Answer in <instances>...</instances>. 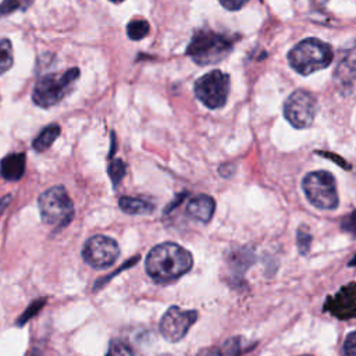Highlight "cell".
Segmentation results:
<instances>
[{"label": "cell", "mask_w": 356, "mask_h": 356, "mask_svg": "<svg viewBox=\"0 0 356 356\" xmlns=\"http://www.w3.org/2000/svg\"><path fill=\"white\" fill-rule=\"evenodd\" d=\"M193 264L189 250L174 242H163L150 249L146 256V273L160 284L171 282L186 274Z\"/></svg>", "instance_id": "1"}, {"label": "cell", "mask_w": 356, "mask_h": 356, "mask_svg": "<svg viewBox=\"0 0 356 356\" xmlns=\"http://www.w3.org/2000/svg\"><path fill=\"white\" fill-rule=\"evenodd\" d=\"M232 38L211 29H197L185 53L197 65H210L222 61L232 51Z\"/></svg>", "instance_id": "2"}, {"label": "cell", "mask_w": 356, "mask_h": 356, "mask_svg": "<svg viewBox=\"0 0 356 356\" xmlns=\"http://www.w3.org/2000/svg\"><path fill=\"white\" fill-rule=\"evenodd\" d=\"M334 60L332 47L316 38H307L295 44L288 53L289 65L300 75H310L327 68Z\"/></svg>", "instance_id": "3"}, {"label": "cell", "mask_w": 356, "mask_h": 356, "mask_svg": "<svg viewBox=\"0 0 356 356\" xmlns=\"http://www.w3.org/2000/svg\"><path fill=\"white\" fill-rule=\"evenodd\" d=\"M79 78V68L74 67L61 74H47L36 81L32 92V100L36 106L47 108L61 102L72 89Z\"/></svg>", "instance_id": "4"}, {"label": "cell", "mask_w": 356, "mask_h": 356, "mask_svg": "<svg viewBox=\"0 0 356 356\" xmlns=\"http://www.w3.org/2000/svg\"><path fill=\"white\" fill-rule=\"evenodd\" d=\"M39 211L42 221L56 228L68 225L74 217V204L64 186L56 185L44 191L39 199Z\"/></svg>", "instance_id": "5"}, {"label": "cell", "mask_w": 356, "mask_h": 356, "mask_svg": "<svg viewBox=\"0 0 356 356\" xmlns=\"http://www.w3.org/2000/svg\"><path fill=\"white\" fill-rule=\"evenodd\" d=\"M303 192L307 200L317 209L334 210L338 206V193L335 179L328 171L309 172L302 181Z\"/></svg>", "instance_id": "6"}, {"label": "cell", "mask_w": 356, "mask_h": 356, "mask_svg": "<svg viewBox=\"0 0 356 356\" xmlns=\"http://www.w3.org/2000/svg\"><path fill=\"white\" fill-rule=\"evenodd\" d=\"M197 100L207 108H220L227 103L229 93V75L214 70L196 79L193 86Z\"/></svg>", "instance_id": "7"}, {"label": "cell", "mask_w": 356, "mask_h": 356, "mask_svg": "<svg viewBox=\"0 0 356 356\" xmlns=\"http://www.w3.org/2000/svg\"><path fill=\"white\" fill-rule=\"evenodd\" d=\"M317 113V99L307 90L292 92L284 103V115L288 122L298 129L312 125Z\"/></svg>", "instance_id": "8"}, {"label": "cell", "mask_w": 356, "mask_h": 356, "mask_svg": "<svg viewBox=\"0 0 356 356\" xmlns=\"http://www.w3.org/2000/svg\"><path fill=\"white\" fill-rule=\"evenodd\" d=\"M118 256V243L113 238L106 235L90 236L82 248V257L85 263L93 268L110 267L115 263Z\"/></svg>", "instance_id": "9"}, {"label": "cell", "mask_w": 356, "mask_h": 356, "mask_svg": "<svg viewBox=\"0 0 356 356\" xmlns=\"http://www.w3.org/2000/svg\"><path fill=\"white\" fill-rule=\"evenodd\" d=\"M197 320L196 310H182L171 306L160 320V332L170 342L181 341Z\"/></svg>", "instance_id": "10"}, {"label": "cell", "mask_w": 356, "mask_h": 356, "mask_svg": "<svg viewBox=\"0 0 356 356\" xmlns=\"http://www.w3.org/2000/svg\"><path fill=\"white\" fill-rule=\"evenodd\" d=\"M325 309H328L338 318H350L356 310V291L355 284L350 282L342 286L332 298H328Z\"/></svg>", "instance_id": "11"}, {"label": "cell", "mask_w": 356, "mask_h": 356, "mask_svg": "<svg viewBox=\"0 0 356 356\" xmlns=\"http://www.w3.org/2000/svg\"><path fill=\"white\" fill-rule=\"evenodd\" d=\"M214 209H216V202L209 195L195 196L188 202V206H186L188 214L192 218L202 222H209L211 220L214 214Z\"/></svg>", "instance_id": "12"}, {"label": "cell", "mask_w": 356, "mask_h": 356, "mask_svg": "<svg viewBox=\"0 0 356 356\" xmlns=\"http://www.w3.org/2000/svg\"><path fill=\"white\" fill-rule=\"evenodd\" d=\"M25 172V154L11 153L1 159L0 174L7 181H18Z\"/></svg>", "instance_id": "13"}, {"label": "cell", "mask_w": 356, "mask_h": 356, "mask_svg": "<svg viewBox=\"0 0 356 356\" xmlns=\"http://www.w3.org/2000/svg\"><path fill=\"white\" fill-rule=\"evenodd\" d=\"M118 206L120 209L132 216H139V214H150L154 210L153 203L139 199V197H129V196H122L118 199Z\"/></svg>", "instance_id": "14"}, {"label": "cell", "mask_w": 356, "mask_h": 356, "mask_svg": "<svg viewBox=\"0 0 356 356\" xmlns=\"http://www.w3.org/2000/svg\"><path fill=\"white\" fill-rule=\"evenodd\" d=\"M60 132H61V129H60V125H58V124H49V125H46V127L38 134V136L33 139L32 147H33L36 152H39V153L47 150V149L54 143V140L58 138Z\"/></svg>", "instance_id": "15"}, {"label": "cell", "mask_w": 356, "mask_h": 356, "mask_svg": "<svg viewBox=\"0 0 356 356\" xmlns=\"http://www.w3.org/2000/svg\"><path fill=\"white\" fill-rule=\"evenodd\" d=\"M150 25L145 19H132L127 25V35L132 40H140L149 35Z\"/></svg>", "instance_id": "16"}, {"label": "cell", "mask_w": 356, "mask_h": 356, "mask_svg": "<svg viewBox=\"0 0 356 356\" xmlns=\"http://www.w3.org/2000/svg\"><path fill=\"white\" fill-rule=\"evenodd\" d=\"M33 0H3L0 4V17H7L15 11H25Z\"/></svg>", "instance_id": "17"}, {"label": "cell", "mask_w": 356, "mask_h": 356, "mask_svg": "<svg viewBox=\"0 0 356 356\" xmlns=\"http://www.w3.org/2000/svg\"><path fill=\"white\" fill-rule=\"evenodd\" d=\"M14 61L13 46L8 39H0V75L11 68Z\"/></svg>", "instance_id": "18"}, {"label": "cell", "mask_w": 356, "mask_h": 356, "mask_svg": "<svg viewBox=\"0 0 356 356\" xmlns=\"http://www.w3.org/2000/svg\"><path fill=\"white\" fill-rule=\"evenodd\" d=\"M125 171H127V165L121 159H115V160L110 161V164H108V177H110L114 188H117L120 181L125 177Z\"/></svg>", "instance_id": "19"}, {"label": "cell", "mask_w": 356, "mask_h": 356, "mask_svg": "<svg viewBox=\"0 0 356 356\" xmlns=\"http://www.w3.org/2000/svg\"><path fill=\"white\" fill-rule=\"evenodd\" d=\"M106 356H134V352L129 345L120 339H113L108 345Z\"/></svg>", "instance_id": "20"}, {"label": "cell", "mask_w": 356, "mask_h": 356, "mask_svg": "<svg viewBox=\"0 0 356 356\" xmlns=\"http://www.w3.org/2000/svg\"><path fill=\"white\" fill-rule=\"evenodd\" d=\"M296 243L300 254H307L312 245V234L306 227H299L296 234Z\"/></svg>", "instance_id": "21"}, {"label": "cell", "mask_w": 356, "mask_h": 356, "mask_svg": "<svg viewBox=\"0 0 356 356\" xmlns=\"http://www.w3.org/2000/svg\"><path fill=\"white\" fill-rule=\"evenodd\" d=\"M44 305V299H38L35 300L29 307H26V310L21 314V317L17 320L18 325H24L28 320H31L33 316H36L39 313V310L43 307Z\"/></svg>", "instance_id": "22"}, {"label": "cell", "mask_w": 356, "mask_h": 356, "mask_svg": "<svg viewBox=\"0 0 356 356\" xmlns=\"http://www.w3.org/2000/svg\"><path fill=\"white\" fill-rule=\"evenodd\" d=\"M343 355L345 356H356V332L350 331L345 338L343 343Z\"/></svg>", "instance_id": "23"}, {"label": "cell", "mask_w": 356, "mask_h": 356, "mask_svg": "<svg viewBox=\"0 0 356 356\" xmlns=\"http://www.w3.org/2000/svg\"><path fill=\"white\" fill-rule=\"evenodd\" d=\"M248 1H249V0H220L221 6H222L224 8H227V10H231V11L242 8Z\"/></svg>", "instance_id": "24"}, {"label": "cell", "mask_w": 356, "mask_h": 356, "mask_svg": "<svg viewBox=\"0 0 356 356\" xmlns=\"http://www.w3.org/2000/svg\"><path fill=\"white\" fill-rule=\"evenodd\" d=\"M196 356H221V352L218 348L209 346V348H203Z\"/></svg>", "instance_id": "25"}, {"label": "cell", "mask_w": 356, "mask_h": 356, "mask_svg": "<svg viewBox=\"0 0 356 356\" xmlns=\"http://www.w3.org/2000/svg\"><path fill=\"white\" fill-rule=\"evenodd\" d=\"M11 199H13V196L11 195H6V196H3L1 199H0V216L4 213V210L8 207V204L11 203Z\"/></svg>", "instance_id": "26"}, {"label": "cell", "mask_w": 356, "mask_h": 356, "mask_svg": "<svg viewBox=\"0 0 356 356\" xmlns=\"http://www.w3.org/2000/svg\"><path fill=\"white\" fill-rule=\"evenodd\" d=\"M345 220H348V225H346V224H342V225H343V229H348V231L353 232V213H350Z\"/></svg>", "instance_id": "27"}, {"label": "cell", "mask_w": 356, "mask_h": 356, "mask_svg": "<svg viewBox=\"0 0 356 356\" xmlns=\"http://www.w3.org/2000/svg\"><path fill=\"white\" fill-rule=\"evenodd\" d=\"M31 356H43V355H42V353H40V352H39V350H33V352H32V355H31Z\"/></svg>", "instance_id": "28"}, {"label": "cell", "mask_w": 356, "mask_h": 356, "mask_svg": "<svg viewBox=\"0 0 356 356\" xmlns=\"http://www.w3.org/2000/svg\"><path fill=\"white\" fill-rule=\"evenodd\" d=\"M111 3H114V4H118V3H122L124 0H110Z\"/></svg>", "instance_id": "29"}, {"label": "cell", "mask_w": 356, "mask_h": 356, "mask_svg": "<svg viewBox=\"0 0 356 356\" xmlns=\"http://www.w3.org/2000/svg\"><path fill=\"white\" fill-rule=\"evenodd\" d=\"M160 356H171V355H160Z\"/></svg>", "instance_id": "30"}, {"label": "cell", "mask_w": 356, "mask_h": 356, "mask_svg": "<svg viewBox=\"0 0 356 356\" xmlns=\"http://www.w3.org/2000/svg\"><path fill=\"white\" fill-rule=\"evenodd\" d=\"M302 356H310V355H302Z\"/></svg>", "instance_id": "31"}]
</instances>
